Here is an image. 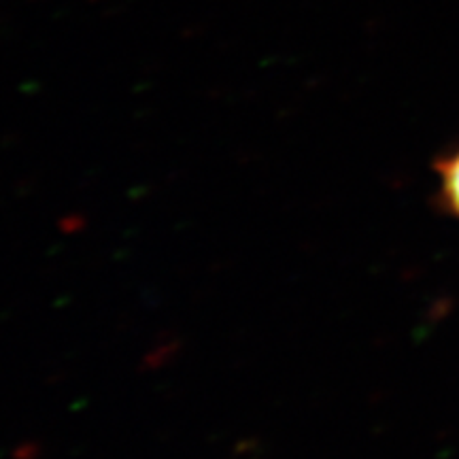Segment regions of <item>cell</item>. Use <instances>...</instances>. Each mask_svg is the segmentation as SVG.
Wrapping results in <instances>:
<instances>
[{"label":"cell","mask_w":459,"mask_h":459,"mask_svg":"<svg viewBox=\"0 0 459 459\" xmlns=\"http://www.w3.org/2000/svg\"><path fill=\"white\" fill-rule=\"evenodd\" d=\"M434 175L438 179V204L445 215L459 221V141L436 160Z\"/></svg>","instance_id":"6da1fadb"}]
</instances>
